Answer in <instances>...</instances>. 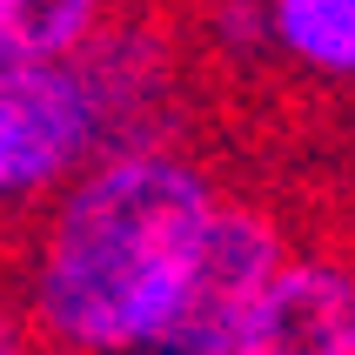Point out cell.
Here are the masks:
<instances>
[{
	"label": "cell",
	"mask_w": 355,
	"mask_h": 355,
	"mask_svg": "<svg viewBox=\"0 0 355 355\" xmlns=\"http://www.w3.org/2000/svg\"><path fill=\"white\" fill-rule=\"evenodd\" d=\"M107 148H114L107 114H101L74 54L67 60L0 54V201H7V221L34 215Z\"/></svg>",
	"instance_id": "2"
},
{
	"label": "cell",
	"mask_w": 355,
	"mask_h": 355,
	"mask_svg": "<svg viewBox=\"0 0 355 355\" xmlns=\"http://www.w3.org/2000/svg\"><path fill=\"white\" fill-rule=\"evenodd\" d=\"M268 20L282 67L355 87V0H268Z\"/></svg>",
	"instance_id": "6"
},
{
	"label": "cell",
	"mask_w": 355,
	"mask_h": 355,
	"mask_svg": "<svg viewBox=\"0 0 355 355\" xmlns=\"http://www.w3.org/2000/svg\"><path fill=\"white\" fill-rule=\"evenodd\" d=\"M195 20V40L201 54L221 60V67H255V60H275V20H268V0H215L201 7Z\"/></svg>",
	"instance_id": "8"
},
{
	"label": "cell",
	"mask_w": 355,
	"mask_h": 355,
	"mask_svg": "<svg viewBox=\"0 0 355 355\" xmlns=\"http://www.w3.org/2000/svg\"><path fill=\"white\" fill-rule=\"evenodd\" d=\"M228 355H355V241L295 235Z\"/></svg>",
	"instance_id": "5"
},
{
	"label": "cell",
	"mask_w": 355,
	"mask_h": 355,
	"mask_svg": "<svg viewBox=\"0 0 355 355\" xmlns=\"http://www.w3.org/2000/svg\"><path fill=\"white\" fill-rule=\"evenodd\" d=\"M295 248V228L255 195H221V208L208 215L195 255H188V275H181V295L161 322V336L148 342V355H228L235 336L248 329L261 288L275 282V268Z\"/></svg>",
	"instance_id": "3"
},
{
	"label": "cell",
	"mask_w": 355,
	"mask_h": 355,
	"mask_svg": "<svg viewBox=\"0 0 355 355\" xmlns=\"http://www.w3.org/2000/svg\"><path fill=\"white\" fill-rule=\"evenodd\" d=\"M128 0H0V54L67 60L121 14Z\"/></svg>",
	"instance_id": "7"
},
{
	"label": "cell",
	"mask_w": 355,
	"mask_h": 355,
	"mask_svg": "<svg viewBox=\"0 0 355 355\" xmlns=\"http://www.w3.org/2000/svg\"><path fill=\"white\" fill-rule=\"evenodd\" d=\"M195 20L168 0H128L87 47L80 74L94 87L114 148L128 141H181L188 135V80H195Z\"/></svg>",
	"instance_id": "4"
},
{
	"label": "cell",
	"mask_w": 355,
	"mask_h": 355,
	"mask_svg": "<svg viewBox=\"0 0 355 355\" xmlns=\"http://www.w3.org/2000/svg\"><path fill=\"white\" fill-rule=\"evenodd\" d=\"M228 181L181 141H128L14 221V288L47 355H135L161 336Z\"/></svg>",
	"instance_id": "1"
},
{
	"label": "cell",
	"mask_w": 355,
	"mask_h": 355,
	"mask_svg": "<svg viewBox=\"0 0 355 355\" xmlns=\"http://www.w3.org/2000/svg\"><path fill=\"white\" fill-rule=\"evenodd\" d=\"M342 228H349V241H355V195H349V215H342Z\"/></svg>",
	"instance_id": "10"
},
{
	"label": "cell",
	"mask_w": 355,
	"mask_h": 355,
	"mask_svg": "<svg viewBox=\"0 0 355 355\" xmlns=\"http://www.w3.org/2000/svg\"><path fill=\"white\" fill-rule=\"evenodd\" d=\"M168 7H181V14H201V7H215V0H168Z\"/></svg>",
	"instance_id": "9"
}]
</instances>
